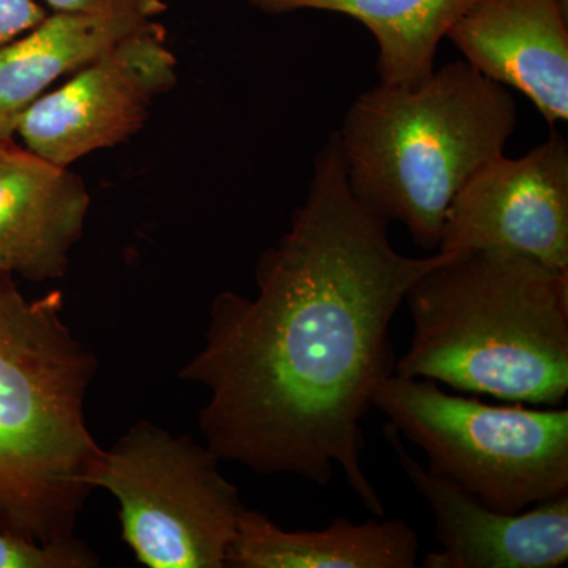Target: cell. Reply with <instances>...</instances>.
Instances as JSON below:
<instances>
[{"label":"cell","instance_id":"e0dca14e","mask_svg":"<svg viewBox=\"0 0 568 568\" xmlns=\"http://www.w3.org/2000/svg\"><path fill=\"white\" fill-rule=\"evenodd\" d=\"M47 14L39 0H0V47L31 31Z\"/></svg>","mask_w":568,"mask_h":568},{"label":"cell","instance_id":"5bb4252c","mask_svg":"<svg viewBox=\"0 0 568 568\" xmlns=\"http://www.w3.org/2000/svg\"><path fill=\"white\" fill-rule=\"evenodd\" d=\"M271 14L332 11L364 24L377 41L381 84H422L436 70V52L476 0H246Z\"/></svg>","mask_w":568,"mask_h":568},{"label":"cell","instance_id":"9a60e30c","mask_svg":"<svg viewBox=\"0 0 568 568\" xmlns=\"http://www.w3.org/2000/svg\"><path fill=\"white\" fill-rule=\"evenodd\" d=\"M99 558L80 538L40 544L0 529V568H92Z\"/></svg>","mask_w":568,"mask_h":568},{"label":"cell","instance_id":"7a4b0ae2","mask_svg":"<svg viewBox=\"0 0 568 568\" xmlns=\"http://www.w3.org/2000/svg\"><path fill=\"white\" fill-rule=\"evenodd\" d=\"M395 373L466 394L559 406L568 394V271L511 250L454 253L405 297Z\"/></svg>","mask_w":568,"mask_h":568},{"label":"cell","instance_id":"9c48e42d","mask_svg":"<svg viewBox=\"0 0 568 568\" xmlns=\"http://www.w3.org/2000/svg\"><path fill=\"white\" fill-rule=\"evenodd\" d=\"M384 435L406 477L435 518L439 551L425 568H558L568 562V495L507 514L485 506L454 481L429 473L403 444L395 426Z\"/></svg>","mask_w":568,"mask_h":568},{"label":"cell","instance_id":"ba28073f","mask_svg":"<svg viewBox=\"0 0 568 568\" xmlns=\"http://www.w3.org/2000/svg\"><path fill=\"white\" fill-rule=\"evenodd\" d=\"M488 248L568 271V142L556 130L519 159L478 168L448 205L437 252Z\"/></svg>","mask_w":568,"mask_h":568},{"label":"cell","instance_id":"4fadbf2b","mask_svg":"<svg viewBox=\"0 0 568 568\" xmlns=\"http://www.w3.org/2000/svg\"><path fill=\"white\" fill-rule=\"evenodd\" d=\"M153 21L54 11L0 47V142L14 140L22 114L55 81L77 73Z\"/></svg>","mask_w":568,"mask_h":568},{"label":"cell","instance_id":"277c9868","mask_svg":"<svg viewBox=\"0 0 568 568\" xmlns=\"http://www.w3.org/2000/svg\"><path fill=\"white\" fill-rule=\"evenodd\" d=\"M517 129L510 89L466 61L422 84H379L351 104L336 130L358 203L439 248L448 205L478 168L504 155Z\"/></svg>","mask_w":568,"mask_h":568},{"label":"cell","instance_id":"52a82bcc","mask_svg":"<svg viewBox=\"0 0 568 568\" xmlns=\"http://www.w3.org/2000/svg\"><path fill=\"white\" fill-rule=\"evenodd\" d=\"M159 22L119 41L22 114L14 136L58 166L140 132L156 97L178 82V59Z\"/></svg>","mask_w":568,"mask_h":568},{"label":"cell","instance_id":"5b68a950","mask_svg":"<svg viewBox=\"0 0 568 568\" xmlns=\"http://www.w3.org/2000/svg\"><path fill=\"white\" fill-rule=\"evenodd\" d=\"M372 407L425 452L429 473L485 506L519 514L568 495L567 409L487 405L396 373L377 383Z\"/></svg>","mask_w":568,"mask_h":568},{"label":"cell","instance_id":"8fae6325","mask_svg":"<svg viewBox=\"0 0 568 568\" xmlns=\"http://www.w3.org/2000/svg\"><path fill=\"white\" fill-rule=\"evenodd\" d=\"M89 207L88 189L69 168L0 142V275L61 278Z\"/></svg>","mask_w":568,"mask_h":568},{"label":"cell","instance_id":"3957f363","mask_svg":"<svg viewBox=\"0 0 568 568\" xmlns=\"http://www.w3.org/2000/svg\"><path fill=\"white\" fill-rule=\"evenodd\" d=\"M95 355L62 298L28 301L0 275V529L40 544L74 537L102 458L84 417Z\"/></svg>","mask_w":568,"mask_h":568},{"label":"cell","instance_id":"2e32d148","mask_svg":"<svg viewBox=\"0 0 568 568\" xmlns=\"http://www.w3.org/2000/svg\"><path fill=\"white\" fill-rule=\"evenodd\" d=\"M44 6L63 13L102 14L155 20L166 10L163 0H41Z\"/></svg>","mask_w":568,"mask_h":568},{"label":"cell","instance_id":"8992f818","mask_svg":"<svg viewBox=\"0 0 568 568\" xmlns=\"http://www.w3.org/2000/svg\"><path fill=\"white\" fill-rule=\"evenodd\" d=\"M222 459L190 436L140 422L103 450L92 488L121 510L122 540L151 568H224L244 511Z\"/></svg>","mask_w":568,"mask_h":568},{"label":"cell","instance_id":"30bf717a","mask_svg":"<svg viewBox=\"0 0 568 568\" xmlns=\"http://www.w3.org/2000/svg\"><path fill=\"white\" fill-rule=\"evenodd\" d=\"M447 39L489 80L525 93L548 125L568 121V0H476Z\"/></svg>","mask_w":568,"mask_h":568},{"label":"cell","instance_id":"6da1fadb","mask_svg":"<svg viewBox=\"0 0 568 568\" xmlns=\"http://www.w3.org/2000/svg\"><path fill=\"white\" fill-rule=\"evenodd\" d=\"M452 254L396 252L388 222L354 196L331 133L290 231L257 261L256 295H216L204 346L179 373L209 390L205 446L260 476L320 487L339 467L386 517L362 465L364 418L377 383L395 373L390 324L407 291Z\"/></svg>","mask_w":568,"mask_h":568},{"label":"cell","instance_id":"7c38bea8","mask_svg":"<svg viewBox=\"0 0 568 568\" xmlns=\"http://www.w3.org/2000/svg\"><path fill=\"white\" fill-rule=\"evenodd\" d=\"M417 556L418 537L405 519L336 518L321 530H286L245 507L226 567L414 568Z\"/></svg>","mask_w":568,"mask_h":568}]
</instances>
